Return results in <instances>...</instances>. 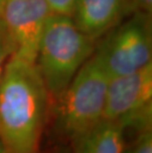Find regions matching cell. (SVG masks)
<instances>
[{
    "label": "cell",
    "mask_w": 152,
    "mask_h": 153,
    "mask_svg": "<svg viewBox=\"0 0 152 153\" xmlns=\"http://www.w3.org/2000/svg\"><path fill=\"white\" fill-rule=\"evenodd\" d=\"M47 98L36 63L12 55L0 80V140L6 153H38Z\"/></svg>",
    "instance_id": "obj_1"
},
{
    "label": "cell",
    "mask_w": 152,
    "mask_h": 153,
    "mask_svg": "<svg viewBox=\"0 0 152 153\" xmlns=\"http://www.w3.org/2000/svg\"><path fill=\"white\" fill-rule=\"evenodd\" d=\"M96 41L69 16L50 14L39 41L35 63L48 95L57 99L92 56Z\"/></svg>",
    "instance_id": "obj_2"
},
{
    "label": "cell",
    "mask_w": 152,
    "mask_h": 153,
    "mask_svg": "<svg viewBox=\"0 0 152 153\" xmlns=\"http://www.w3.org/2000/svg\"><path fill=\"white\" fill-rule=\"evenodd\" d=\"M109 80L104 67L92 54L56 99V128L72 143L103 120Z\"/></svg>",
    "instance_id": "obj_3"
},
{
    "label": "cell",
    "mask_w": 152,
    "mask_h": 153,
    "mask_svg": "<svg viewBox=\"0 0 152 153\" xmlns=\"http://www.w3.org/2000/svg\"><path fill=\"white\" fill-rule=\"evenodd\" d=\"M105 35L93 54L110 78L132 73L152 62L150 14L135 11Z\"/></svg>",
    "instance_id": "obj_4"
},
{
    "label": "cell",
    "mask_w": 152,
    "mask_h": 153,
    "mask_svg": "<svg viewBox=\"0 0 152 153\" xmlns=\"http://www.w3.org/2000/svg\"><path fill=\"white\" fill-rule=\"evenodd\" d=\"M103 120H116L124 131L151 128L152 62L132 73L110 78Z\"/></svg>",
    "instance_id": "obj_5"
},
{
    "label": "cell",
    "mask_w": 152,
    "mask_h": 153,
    "mask_svg": "<svg viewBox=\"0 0 152 153\" xmlns=\"http://www.w3.org/2000/svg\"><path fill=\"white\" fill-rule=\"evenodd\" d=\"M50 14L46 0H0V20L12 41L13 56L35 62L39 41Z\"/></svg>",
    "instance_id": "obj_6"
},
{
    "label": "cell",
    "mask_w": 152,
    "mask_h": 153,
    "mask_svg": "<svg viewBox=\"0 0 152 153\" xmlns=\"http://www.w3.org/2000/svg\"><path fill=\"white\" fill-rule=\"evenodd\" d=\"M135 11L132 0H77L71 18L82 33L97 41Z\"/></svg>",
    "instance_id": "obj_7"
},
{
    "label": "cell",
    "mask_w": 152,
    "mask_h": 153,
    "mask_svg": "<svg viewBox=\"0 0 152 153\" xmlns=\"http://www.w3.org/2000/svg\"><path fill=\"white\" fill-rule=\"evenodd\" d=\"M124 145V128L119 123L110 120H102L73 143L74 153H122Z\"/></svg>",
    "instance_id": "obj_8"
},
{
    "label": "cell",
    "mask_w": 152,
    "mask_h": 153,
    "mask_svg": "<svg viewBox=\"0 0 152 153\" xmlns=\"http://www.w3.org/2000/svg\"><path fill=\"white\" fill-rule=\"evenodd\" d=\"M122 153H152L151 128L137 132L136 137L128 145H124Z\"/></svg>",
    "instance_id": "obj_9"
},
{
    "label": "cell",
    "mask_w": 152,
    "mask_h": 153,
    "mask_svg": "<svg viewBox=\"0 0 152 153\" xmlns=\"http://www.w3.org/2000/svg\"><path fill=\"white\" fill-rule=\"evenodd\" d=\"M14 53L12 41L0 20V80L5 71V67L7 65L8 60Z\"/></svg>",
    "instance_id": "obj_10"
},
{
    "label": "cell",
    "mask_w": 152,
    "mask_h": 153,
    "mask_svg": "<svg viewBox=\"0 0 152 153\" xmlns=\"http://www.w3.org/2000/svg\"><path fill=\"white\" fill-rule=\"evenodd\" d=\"M77 0H46L51 14L72 16Z\"/></svg>",
    "instance_id": "obj_11"
},
{
    "label": "cell",
    "mask_w": 152,
    "mask_h": 153,
    "mask_svg": "<svg viewBox=\"0 0 152 153\" xmlns=\"http://www.w3.org/2000/svg\"><path fill=\"white\" fill-rule=\"evenodd\" d=\"M135 10L144 12L151 15L152 12V0H132Z\"/></svg>",
    "instance_id": "obj_12"
},
{
    "label": "cell",
    "mask_w": 152,
    "mask_h": 153,
    "mask_svg": "<svg viewBox=\"0 0 152 153\" xmlns=\"http://www.w3.org/2000/svg\"><path fill=\"white\" fill-rule=\"evenodd\" d=\"M0 153H6L5 149H4V146H3L1 140H0Z\"/></svg>",
    "instance_id": "obj_13"
}]
</instances>
